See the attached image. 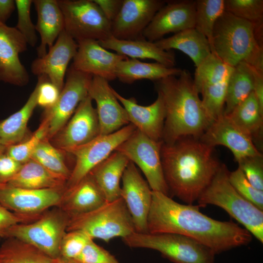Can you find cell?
Listing matches in <instances>:
<instances>
[{
  "mask_svg": "<svg viewBox=\"0 0 263 263\" xmlns=\"http://www.w3.org/2000/svg\"><path fill=\"white\" fill-rule=\"evenodd\" d=\"M200 207L184 205L152 190L147 220L148 233L182 235L206 246L216 254L242 245L252 239L244 228L232 221L213 219L200 211Z\"/></svg>",
  "mask_w": 263,
  "mask_h": 263,
  "instance_id": "6da1fadb",
  "label": "cell"
},
{
  "mask_svg": "<svg viewBox=\"0 0 263 263\" xmlns=\"http://www.w3.org/2000/svg\"><path fill=\"white\" fill-rule=\"evenodd\" d=\"M213 149L191 137L172 144L163 142L161 161L169 194L189 205L197 201L222 164Z\"/></svg>",
  "mask_w": 263,
  "mask_h": 263,
  "instance_id": "7a4b0ae2",
  "label": "cell"
},
{
  "mask_svg": "<svg viewBox=\"0 0 263 263\" xmlns=\"http://www.w3.org/2000/svg\"><path fill=\"white\" fill-rule=\"evenodd\" d=\"M164 103L166 117L162 141L172 144L185 137L199 138L212 121L207 115L187 70L154 81Z\"/></svg>",
  "mask_w": 263,
  "mask_h": 263,
  "instance_id": "3957f363",
  "label": "cell"
},
{
  "mask_svg": "<svg viewBox=\"0 0 263 263\" xmlns=\"http://www.w3.org/2000/svg\"><path fill=\"white\" fill-rule=\"evenodd\" d=\"M211 50L230 67L245 62L263 72V25L225 11L214 25Z\"/></svg>",
  "mask_w": 263,
  "mask_h": 263,
  "instance_id": "277c9868",
  "label": "cell"
},
{
  "mask_svg": "<svg viewBox=\"0 0 263 263\" xmlns=\"http://www.w3.org/2000/svg\"><path fill=\"white\" fill-rule=\"evenodd\" d=\"M229 172L226 166L221 164L210 184L198 199V206L212 205L222 208L263 243V210L236 190L229 181Z\"/></svg>",
  "mask_w": 263,
  "mask_h": 263,
  "instance_id": "5b68a950",
  "label": "cell"
},
{
  "mask_svg": "<svg viewBox=\"0 0 263 263\" xmlns=\"http://www.w3.org/2000/svg\"><path fill=\"white\" fill-rule=\"evenodd\" d=\"M72 230L83 231L93 240L106 242L135 232L132 218L121 197L106 202L90 212L70 217L66 231Z\"/></svg>",
  "mask_w": 263,
  "mask_h": 263,
  "instance_id": "8992f818",
  "label": "cell"
},
{
  "mask_svg": "<svg viewBox=\"0 0 263 263\" xmlns=\"http://www.w3.org/2000/svg\"><path fill=\"white\" fill-rule=\"evenodd\" d=\"M122 240L131 248L156 250L174 263H214L215 254L212 250L180 234L134 232Z\"/></svg>",
  "mask_w": 263,
  "mask_h": 263,
  "instance_id": "52a82bcc",
  "label": "cell"
},
{
  "mask_svg": "<svg viewBox=\"0 0 263 263\" xmlns=\"http://www.w3.org/2000/svg\"><path fill=\"white\" fill-rule=\"evenodd\" d=\"M70 218L61 208L54 207L33 222L13 225L4 238L13 237L24 241L55 259L59 257L60 244Z\"/></svg>",
  "mask_w": 263,
  "mask_h": 263,
  "instance_id": "ba28073f",
  "label": "cell"
},
{
  "mask_svg": "<svg viewBox=\"0 0 263 263\" xmlns=\"http://www.w3.org/2000/svg\"><path fill=\"white\" fill-rule=\"evenodd\" d=\"M64 30L76 42L101 41L112 36L111 22L94 0H57Z\"/></svg>",
  "mask_w": 263,
  "mask_h": 263,
  "instance_id": "9c48e42d",
  "label": "cell"
},
{
  "mask_svg": "<svg viewBox=\"0 0 263 263\" xmlns=\"http://www.w3.org/2000/svg\"><path fill=\"white\" fill-rule=\"evenodd\" d=\"M162 144V141L153 140L136 129L115 150L124 154L140 169L152 191L169 196L161 161Z\"/></svg>",
  "mask_w": 263,
  "mask_h": 263,
  "instance_id": "30bf717a",
  "label": "cell"
},
{
  "mask_svg": "<svg viewBox=\"0 0 263 263\" xmlns=\"http://www.w3.org/2000/svg\"><path fill=\"white\" fill-rule=\"evenodd\" d=\"M131 123L106 135H99L88 143L67 151L74 164L65 189L71 188L86 176L97 165L107 158L136 130Z\"/></svg>",
  "mask_w": 263,
  "mask_h": 263,
  "instance_id": "8fae6325",
  "label": "cell"
},
{
  "mask_svg": "<svg viewBox=\"0 0 263 263\" xmlns=\"http://www.w3.org/2000/svg\"><path fill=\"white\" fill-rule=\"evenodd\" d=\"M64 86L54 106L45 109L48 121L47 138L50 140L67 123L79 104L88 95L92 76L75 70L72 65L66 73Z\"/></svg>",
  "mask_w": 263,
  "mask_h": 263,
  "instance_id": "7c38bea8",
  "label": "cell"
},
{
  "mask_svg": "<svg viewBox=\"0 0 263 263\" xmlns=\"http://www.w3.org/2000/svg\"><path fill=\"white\" fill-rule=\"evenodd\" d=\"M93 100L88 96L78 105L65 125L50 140L65 152L85 144L99 135V125Z\"/></svg>",
  "mask_w": 263,
  "mask_h": 263,
  "instance_id": "4fadbf2b",
  "label": "cell"
},
{
  "mask_svg": "<svg viewBox=\"0 0 263 263\" xmlns=\"http://www.w3.org/2000/svg\"><path fill=\"white\" fill-rule=\"evenodd\" d=\"M65 188L30 189L0 184V204L11 211L25 215H39L57 207Z\"/></svg>",
  "mask_w": 263,
  "mask_h": 263,
  "instance_id": "5bb4252c",
  "label": "cell"
},
{
  "mask_svg": "<svg viewBox=\"0 0 263 263\" xmlns=\"http://www.w3.org/2000/svg\"><path fill=\"white\" fill-rule=\"evenodd\" d=\"M166 1L123 0L118 14L111 24L112 36L122 40L144 38L143 37L144 30Z\"/></svg>",
  "mask_w": 263,
  "mask_h": 263,
  "instance_id": "9a60e30c",
  "label": "cell"
},
{
  "mask_svg": "<svg viewBox=\"0 0 263 263\" xmlns=\"http://www.w3.org/2000/svg\"><path fill=\"white\" fill-rule=\"evenodd\" d=\"M121 197L132 218L135 232L148 233L147 220L152 200V190L135 165L130 161L122 177Z\"/></svg>",
  "mask_w": 263,
  "mask_h": 263,
  "instance_id": "2e32d148",
  "label": "cell"
},
{
  "mask_svg": "<svg viewBox=\"0 0 263 263\" xmlns=\"http://www.w3.org/2000/svg\"><path fill=\"white\" fill-rule=\"evenodd\" d=\"M195 0L166 1L144 30L143 37L155 42L169 33L195 27Z\"/></svg>",
  "mask_w": 263,
  "mask_h": 263,
  "instance_id": "e0dca14e",
  "label": "cell"
},
{
  "mask_svg": "<svg viewBox=\"0 0 263 263\" xmlns=\"http://www.w3.org/2000/svg\"><path fill=\"white\" fill-rule=\"evenodd\" d=\"M27 45L15 27L0 22V81L18 86L28 83L29 75L19 58Z\"/></svg>",
  "mask_w": 263,
  "mask_h": 263,
  "instance_id": "ac0fdd59",
  "label": "cell"
},
{
  "mask_svg": "<svg viewBox=\"0 0 263 263\" xmlns=\"http://www.w3.org/2000/svg\"><path fill=\"white\" fill-rule=\"evenodd\" d=\"M199 139L213 148L218 145L226 147L237 162L246 157L262 154L252 137L224 114L210 124Z\"/></svg>",
  "mask_w": 263,
  "mask_h": 263,
  "instance_id": "d6986e66",
  "label": "cell"
},
{
  "mask_svg": "<svg viewBox=\"0 0 263 263\" xmlns=\"http://www.w3.org/2000/svg\"><path fill=\"white\" fill-rule=\"evenodd\" d=\"M88 95L96 103L99 135L111 134L130 124L127 112L113 93L108 81L93 76Z\"/></svg>",
  "mask_w": 263,
  "mask_h": 263,
  "instance_id": "ffe728a7",
  "label": "cell"
},
{
  "mask_svg": "<svg viewBox=\"0 0 263 263\" xmlns=\"http://www.w3.org/2000/svg\"><path fill=\"white\" fill-rule=\"evenodd\" d=\"M77 43L78 47L73 59L72 67L77 71L108 81L116 78V70L119 62L129 58L109 52L95 40H83Z\"/></svg>",
  "mask_w": 263,
  "mask_h": 263,
  "instance_id": "44dd1931",
  "label": "cell"
},
{
  "mask_svg": "<svg viewBox=\"0 0 263 263\" xmlns=\"http://www.w3.org/2000/svg\"><path fill=\"white\" fill-rule=\"evenodd\" d=\"M77 42L63 30L49 51L37 57L31 64V71L37 75H45L61 91L69 63L77 51Z\"/></svg>",
  "mask_w": 263,
  "mask_h": 263,
  "instance_id": "7402d4cb",
  "label": "cell"
},
{
  "mask_svg": "<svg viewBox=\"0 0 263 263\" xmlns=\"http://www.w3.org/2000/svg\"><path fill=\"white\" fill-rule=\"evenodd\" d=\"M113 92L125 108L130 123L150 139L162 141L166 111L164 101L159 94L151 104L142 106L133 97L126 98L113 88Z\"/></svg>",
  "mask_w": 263,
  "mask_h": 263,
  "instance_id": "603a6c76",
  "label": "cell"
},
{
  "mask_svg": "<svg viewBox=\"0 0 263 263\" xmlns=\"http://www.w3.org/2000/svg\"><path fill=\"white\" fill-rule=\"evenodd\" d=\"M105 202L101 191L88 174L75 186L65 190L57 207L70 218L93 211Z\"/></svg>",
  "mask_w": 263,
  "mask_h": 263,
  "instance_id": "cb8c5ba5",
  "label": "cell"
},
{
  "mask_svg": "<svg viewBox=\"0 0 263 263\" xmlns=\"http://www.w3.org/2000/svg\"><path fill=\"white\" fill-rule=\"evenodd\" d=\"M105 49L113 50L118 54L133 59H150L168 67H174L175 56L172 50L166 51L145 38L135 40H122L109 38L98 41Z\"/></svg>",
  "mask_w": 263,
  "mask_h": 263,
  "instance_id": "d4e9b609",
  "label": "cell"
},
{
  "mask_svg": "<svg viewBox=\"0 0 263 263\" xmlns=\"http://www.w3.org/2000/svg\"><path fill=\"white\" fill-rule=\"evenodd\" d=\"M33 3L37 14L36 30L40 38L37 52L38 57H41L64 30V19L57 0H33Z\"/></svg>",
  "mask_w": 263,
  "mask_h": 263,
  "instance_id": "484cf974",
  "label": "cell"
},
{
  "mask_svg": "<svg viewBox=\"0 0 263 263\" xmlns=\"http://www.w3.org/2000/svg\"><path fill=\"white\" fill-rule=\"evenodd\" d=\"M130 160L114 150L89 173L103 193L106 202L121 197L120 180Z\"/></svg>",
  "mask_w": 263,
  "mask_h": 263,
  "instance_id": "4316f807",
  "label": "cell"
},
{
  "mask_svg": "<svg viewBox=\"0 0 263 263\" xmlns=\"http://www.w3.org/2000/svg\"><path fill=\"white\" fill-rule=\"evenodd\" d=\"M160 49H176L187 55L198 66L211 53L207 38L195 28L185 30L154 42Z\"/></svg>",
  "mask_w": 263,
  "mask_h": 263,
  "instance_id": "83f0119b",
  "label": "cell"
},
{
  "mask_svg": "<svg viewBox=\"0 0 263 263\" xmlns=\"http://www.w3.org/2000/svg\"><path fill=\"white\" fill-rule=\"evenodd\" d=\"M182 71L180 68L168 67L158 62L147 63L128 58L119 62L115 74L119 81L132 84L141 79L155 81L169 76L178 75Z\"/></svg>",
  "mask_w": 263,
  "mask_h": 263,
  "instance_id": "f1b7e54d",
  "label": "cell"
},
{
  "mask_svg": "<svg viewBox=\"0 0 263 263\" xmlns=\"http://www.w3.org/2000/svg\"><path fill=\"white\" fill-rule=\"evenodd\" d=\"M30 189L65 188L66 181L53 173L35 160L30 159L8 183Z\"/></svg>",
  "mask_w": 263,
  "mask_h": 263,
  "instance_id": "f546056e",
  "label": "cell"
},
{
  "mask_svg": "<svg viewBox=\"0 0 263 263\" xmlns=\"http://www.w3.org/2000/svg\"><path fill=\"white\" fill-rule=\"evenodd\" d=\"M36 85L20 110L0 121V142L5 147L19 143L29 137L27 124L38 105Z\"/></svg>",
  "mask_w": 263,
  "mask_h": 263,
  "instance_id": "4dcf8cb0",
  "label": "cell"
},
{
  "mask_svg": "<svg viewBox=\"0 0 263 263\" xmlns=\"http://www.w3.org/2000/svg\"><path fill=\"white\" fill-rule=\"evenodd\" d=\"M253 90L251 66L241 62L233 67L228 78L224 114L227 115Z\"/></svg>",
  "mask_w": 263,
  "mask_h": 263,
  "instance_id": "1f68e13d",
  "label": "cell"
},
{
  "mask_svg": "<svg viewBox=\"0 0 263 263\" xmlns=\"http://www.w3.org/2000/svg\"><path fill=\"white\" fill-rule=\"evenodd\" d=\"M225 115L249 135L253 141L255 138H261L263 128V110L253 92L230 113Z\"/></svg>",
  "mask_w": 263,
  "mask_h": 263,
  "instance_id": "d6a6232c",
  "label": "cell"
},
{
  "mask_svg": "<svg viewBox=\"0 0 263 263\" xmlns=\"http://www.w3.org/2000/svg\"><path fill=\"white\" fill-rule=\"evenodd\" d=\"M0 246V263H53L52 258L38 248L13 237Z\"/></svg>",
  "mask_w": 263,
  "mask_h": 263,
  "instance_id": "836d02e7",
  "label": "cell"
},
{
  "mask_svg": "<svg viewBox=\"0 0 263 263\" xmlns=\"http://www.w3.org/2000/svg\"><path fill=\"white\" fill-rule=\"evenodd\" d=\"M66 153L55 147L46 137L36 148L31 158L67 182L72 170L66 162L65 154Z\"/></svg>",
  "mask_w": 263,
  "mask_h": 263,
  "instance_id": "e575fe53",
  "label": "cell"
},
{
  "mask_svg": "<svg viewBox=\"0 0 263 263\" xmlns=\"http://www.w3.org/2000/svg\"><path fill=\"white\" fill-rule=\"evenodd\" d=\"M232 68L211 53L196 67L193 79L198 93L200 94L206 87L226 79Z\"/></svg>",
  "mask_w": 263,
  "mask_h": 263,
  "instance_id": "d590c367",
  "label": "cell"
},
{
  "mask_svg": "<svg viewBox=\"0 0 263 263\" xmlns=\"http://www.w3.org/2000/svg\"><path fill=\"white\" fill-rule=\"evenodd\" d=\"M225 11V0H195L194 28L207 38L210 47L214 25Z\"/></svg>",
  "mask_w": 263,
  "mask_h": 263,
  "instance_id": "8d00e7d4",
  "label": "cell"
},
{
  "mask_svg": "<svg viewBox=\"0 0 263 263\" xmlns=\"http://www.w3.org/2000/svg\"><path fill=\"white\" fill-rule=\"evenodd\" d=\"M48 121L43 116V119L38 129L21 142L7 146L5 152L17 162L23 164L31 159V156L41 141L47 138Z\"/></svg>",
  "mask_w": 263,
  "mask_h": 263,
  "instance_id": "74e56055",
  "label": "cell"
},
{
  "mask_svg": "<svg viewBox=\"0 0 263 263\" xmlns=\"http://www.w3.org/2000/svg\"><path fill=\"white\" fill-rule=\"evenodd\" d=\"M228 78L206 87L200 94L203 107L212 122L224 114Z\"/></svg>",
  "mask_w": 263,
  "mask_h": 263,
  "instance_id": "f35d334b",
  "label": "cell"
},
{
  "mask_svg": "<svg viewBox=\"0 0 263 263\" xmlns=\"http://www.w3.org/2000/svg\"><path fill=\"white\" fill-rule=\"evenodd\" d=\"M225 11L256 25H263V0H225Z\"/></svg>",
  "mask_w": 263,
  "mask_h": 263,
  "instance_id": "ab89813d",
  "label": "cell"
},
{
  "mask_svg": "<svg viewBox=\"0 0 263 263\" xmlns=\"http://www.w3.org/2000/svg\"><path fill=\"white\" fill-rule=\"evenodd\" d=\"M18 13L16 29L25 39L28 45L35 47L38 41L35 25L31 18V7L32 0H16Z\"/></svg>",
  "mask_w": 263,
  "mask_h": 263,
  "instance_id": "60d3db41",
  "label": "cell"
},
{
  "mask_svg": "<svg viewBox=\"0 0 263 263\" xmlns=\"http://www.w3.org/2000/svg\"><path fill=\"white\" fill-rule=\"evenodd\" d=\"M228 179L233 188L242 197L263 210V191L253 187L239 168L229 172Z\"/></svg>",
  "mask_w": 263,
  "mask_h": 263,
  "instance_id": "b9f144b4",
  "label": "cell"
},
{
  "mask_svg": "<svg viewBox=\"0 0 263 263\" xmlns=\"http://www.w3.org/2000/svg\"><path fill=\"white\" fill-rule=\"evenodd\" d=\"M91 238L83 231L72 230L66 231L59 246V257L75 259L80 254Z\"/></svg>",
  "mask_w": 263,
  "mask_h": 263,
  "instance_id": "7bdbcfd3",
  "label": "cell"
},
{
  "mask_svg": "<svg viewBox=\"0 0 263 263\" xmlns=\"http://www.w3.org/2000/svg\"><path fill=\"white\" fill-rule=\"evenodd\" d=\"M262 154L246 157L238 162V167L255 188L263 191Z\"/></svg>",
  "mask_w": 263,
  "mask_h": 263,
  "instance_id": "ee69618b",
  "label": "cell"
},
{
  "mask_svg": "<svg viewBox=\"0 0 263 263\" xmlns=\"http://www.w3.org/2000/svg\"><path fill=\"white\" fill-rule=\"evenodd\" d=\"M75 260L81 263H120L113 255L95 244L92 239Z\"/></svg>",
  "mask_w": 263,
  "mask_h": 263,
  "instance_id": "f6af8a7d",
  "label": "cell"
},
{
  "mask_svg": "<svg viewBox=\"0 0 263 263\" xmlns=\"http://www.w3.org/2000/svg\"><path fill=\"white\" fill-rule=\"evenodd\" d=\"M38 87V105L45 109L55 105L57 100L60 91L45 75L38 76L36 84Z\"/></svg>",
  "mask_w": 263,
  "mask_h": 263,
  "instance_id": "bcb514c9",
  "label": "cell"
},
{
  "mask_svg": "<svg viewBox=\"0 0 263 263\" xmlns=\"http://www.w3.org/2000/svg\"><path fill=\"white\" fill-rule=\"evenodd\" d=\"M41 214L25 215L17 214L10 211L0 204V240L4 238L7 231L13 225L33 222L37 220Z\"/></svg>",
  "mask_w": 263,
  "mask_h": 263,
  "instance_id": "7dc6e473",
  "label": "cell"
},
{
  "mask_svg": "<svg viewBox=\"0 0 263 263\" xmlns=\"http://www.w3.org/2000/svg\"><path fill=\"white\" fill-rule=\"evenodd\" d=\"M22 164L9 156L4 150L0 153V184L8 183L20 169Z\"/></svg>",
  "mask_w": 263,
  "mask_h": 263,
  "instance_id": "c3c4849f",
  "label": "cell"
},
{
  "mask_svg": "<svg viewBox=\"0 0 263 263\" xmlns=\"http://www.w3.org/2000/svg\"><path fill=\"white\" fill-rule=\"evenodd\" d=\"M106 18L111 22L118 14L123 0H94Z\"/></svg>",
  "mask_w": 263,
  "mask_h": 263,
  "instance_id": "681fc988",
  "label": "cell"
},
{
  "mask_svg": "<svg viewBox=\"0 0 263 263\" xmlns=\"http://www.w3.org/2000/svg\"><path fill=\"white\" fill-rule=\"evenodd\" d=\"M251 67L253 76V93L263 110V72L252 66Z\"/></svg>",
  "mask_w": 263,
  "mask_h": 263,
  "instance_id": "f907efd6",
  "label": "cell"
},
{
  "mask_svg": "<svg viewBox=\"0 0 263 263\" xmlns=\"http://www.w3.org/2000/svg\"><path fill=\"white\" fill-rule=\"evenodd\" d=\"M16 8L15 0H0V22L6 24Z\"/></svg>",
  "mask_w": 263,
  "mask_h": 263,
  "instance_id": "816d5d0a",
  "label": "cell"
},
{
  "mask_svg": "<svg viewBox=\"0 0 263 263\" xmlns=\"http://www.w3.org/2000/svg\"><path fill=\"white\" fill-rule=\"evenodd\" d=\"M53 263H81L75 260L68 259L62 257L54 259Z\"/></svg>",
  "mask_w": 263,
  "mask_h": 263,
  "instance_id": "f5cc1de1",
  "label": "cell"
},
{
  "mask_svg": "<svg viewBox=\"0 0 263 263\" xmlns=\"http://www.w3.org/2000/svg\"><path fill=\"white\" fill-rule=\"evenodd\" d=\"M5 147L2 145L0 142V153L4 151L5 150Z\"/></svg>",
  "mask_w": 263,
  "mask_h": 263,
  "instance_id": "db71d44e",
  "label": "cell"
}]
</instances>
